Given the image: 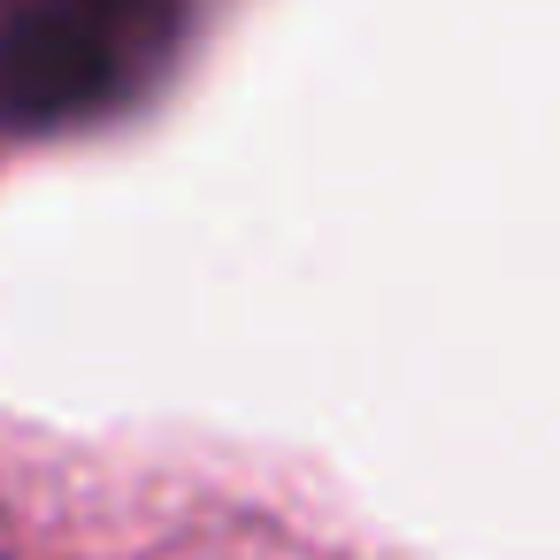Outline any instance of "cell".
<instances>
[{
    "mask_svg": "<svg viewBox=\"0 0 560 560\" xmlns=\"http://www.w3.org/2000/svg\"><path fill=\"white\" fill-rule=\"evenodd\" d=\"M116 93V47L78 9H24L0 24V124L62 131Z\"/></svg>",
    "mask_w": 560,
    "mask_h": 560,
    "instance_id": "1",
    "label": "cell"
},
{
    "mask_svg": "<svg viewBox=\"0 0 560 560\" xmlns=\"http://www.w3.org/2000/svg\"><path fill=\"white\" fill-rule=\"evenodd\" d=\"M70 9H116V0H70Z\"/></svg>",
    "mask_w": 560,
    "mask_h": 560,
    "instance_id": "2",
    "label": "cell"
}]
</instances>
